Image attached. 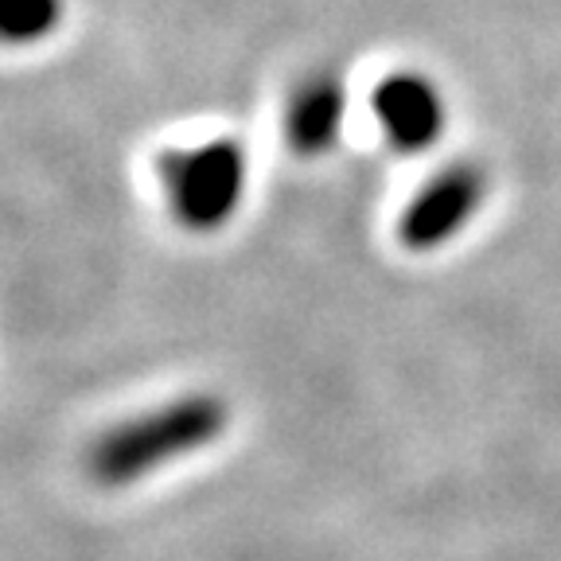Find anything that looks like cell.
Wrapping results in <instances>:
<instances>
[{"mask_svg": "<svg viewBox=\"0 0 561 561\" xmlns=\"http://www.w3.org/2000/svg\"><path fill=\"white\" fill-rule=\"evenodd\" d=\"M491 192L488 168L480 160H453L417 187L398 215V242L410 254H437L476 222Z\"/></svg>", "mask_w": 561, "mask_h": 561, "instance_id": "cell-3", "label": "cell"}, {"mask_svg": "<svg viewBox=\"0 0 561 561\" xmlns=\"http://www.w3.org/2000/svg\"><path fill=\"white\" fill-rule=\"evenodd\" d=\"M227 430V405L210 394H192L157 413L117 425L90 453V472L102 483H133L172 456L195 453Z\"/></svg>", "mask_w": 561, "mask_h": 561, "instance_id": "cell-1", "label": "cell"}, {"mask_svg": "<svg viewBox=\"0 0 561 561\" xmlns=\"http://www.w3.org/2000/svg\"><path fill=\"white\" fill-rule=\"evenodd\" d=\"M62 16V0H0V39L32 44L44 39Z\"/></svg>", "mask_w": 561, "mask_h": 561, "instance_id": "cell-6", "label": "cell"}, {"mask_svg": "<svg viewBox=\"0 0 561 561\" xmlns=\"http://www.w3.org/2000/svg\"><path fill=\"white\" fill-rule=\"evenodd\" d=\"M168 203L187 230H219L245 195V152L238 140L219 137L192 149H172L160 160Z\"/></svg>", "mask_w": 561, "mask_h": 561, "instance_id": "cell-2", "label": "cell"}, {"mask_svg": "<svg viewBox=\"0 0 561 561\" xmlns=\"http://www.w3.org/2000/svg\"><path fill=\"white\" fill-rule=\"evenodd\" d=\"M347 117V82L335 70H312L285 105V137L297 157L312 160L340 140Z\"/></svg>", "mask_w": 561, "mask_h": 561, "instance_id": "cell-5", "label": "cell"}, {"mask_svg": "<svg viewBox=\"0 0 561 561\" xmlns=\"http://www.w3.org/2000/svg\"><path fill=\"white\" fill-rule=\"evenodd\" d=\"M370 110L382 129V137L398 152H425L433 149L448 129V102L445 90L421 75V70H394L370 94Z\"/></svg>", "mask_w": 561, "mask_h": 561, "instance_id": "cell-4", "label": "cell"}]
</instances>
